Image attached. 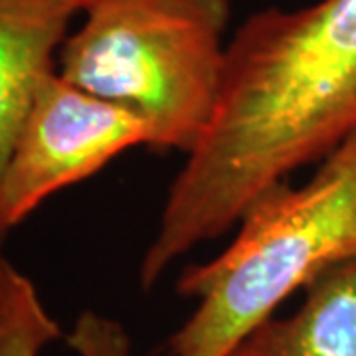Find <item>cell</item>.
Segmentation results:
<instances>
[{
    "label": "cell",
    "mask_w": 356,
    "mask_h": 356,
    "mask_svg": "<svg viewBox=\"0 0 356 356\" xmlns=\"http://www.w3.org/2000/svg\"><path fill=\"white\" fill-rule=\"evenodd\" d=\"M356 135V0L266 8L228 40L216 105L140 261L151 289L234 228L257 196Z\"/></svg>",
    "instance_id": "6da1fadb"
},
{
    "label": "cell",
    "mask_w": 356,
    "mask_h": 356,
    "mask_svg": "<svg viewBox=\"0 0 356 356\" xmlns=\"http://www.w3.org/2000/svg\"><path fill=\"white\" fill-rule=\"evenodd\" d=\"M238 224L222 254L182 271L178 293L198 303L168 339L170 356H234L289 295L356 257V135L305 184L257 196Z\"/></svg>",
    "instance_id": "7a4b0ae2"
},
{
    "label": "cell",
    "mask_w": 356,
    "mask_h": 356,
    "mask_svg": "<svg viewBox=\"0 0 356 356\" xmlns=\"http://www.w3.org/2000/svg\"><path fill=\"white\" fill-rule=\"evenodd\" d=\"M58 76L137 115L161 151L188 154L208 127L228 42V0H93Z\"/></svg>",
    "instance_id": "3957f363"
},
{
    "label": "cell",
    "mask_w": 356,
    "mask_h": 356,
    "mask_svg": "<svg viewBox=\"0 0 356 356\" xmlns=\"http://www.w3.org/2000/svg\"><path fill=\"white\" fill-rule=\"evenodd\" d=\"M151 131L137 115L51 74L40 86L0 175V236L56 192L93 177Z\"/></svg>",
    "instance_id": "277c9868"
},
{
    "label": "cell",
    "mask_w": 356,
    "mask_h": 356,
    "mask_svg": "<svg viewBox=\"0 0 356 356\" xmlns=\"http://www.w3.org/2000/svg\"><path fill=\"white\" fill-rule=\"evenodd\" d=\"M83 13L81 0H0V175L16 135Z\"/></svg>",
    "instance_id": "5b68a950"
},
{
    "label": "cell",
    "mask_w": 356,
    "mask_h": 356,
    "mask_svg": "<svg viewBox=\"0 0 356 356\" xmlns=\"http://www.w3.org/2000/svg\"><path fill=\"white\" fill-rule=\"evenodd\" d=\"M234 356H356V257L325 269L295 313L267 318Z\"/></svg>",
    "instance_id": "8992f818"
},
{
    "label": "cell",
    "mask_w": 356,
    "mask_h": 356,
    "mask_svg": "<svg viewBox=\"0 0 356 356\" xmlns=\"http://www.w3.org/2000/svg\"><path fill=\"white\" fill-rule=\"evenodd\" d=\"M58 339H62V329L30 281L13 309L0 318V356H40Z\"/></svg>",
    "instance_id": "52a82bcc"
},
{
    "label": "cell",
    "mask_w": 356,
    "mask_h": 356,
    "mask_svg": "<svg viewBox=\"0 0 356 356\" xmlns=\"http://www.w3.org/2000/svg\"><path fill=\"white\" fill-rule=\"evenodd\" d=\"M65 341L76 356H133L125 327L117 318L95 311L79 313Z\"/></svg>",
    "instance_id": "ba28073f"
},
{
    "label": "cell",
    "mask_w": 356,
    "mask_h": 356,
    "mask_svg": "<svg viewBox=\"0 0 356 356\" xmlns=\"http://www.w3.org/2000/svg\"><path fill=\"white\" fill-rule=\"evenodd\" d=\"M28 283L30 280L8 261V257L0 248V318L13 309L20 293L28 287Z\"/></svg>",
    "instance_id": "9c48e42d"
},
{
    "label": "cell",
    "mask_w": 356,
    "mask_h": 356,
    "mask_svg": "<svg viewBox=\"0 0 356 356\" xmlns=\"http://www.w3.org/2000/svg\"><path fill=\"white\" fill-rule=\"evenodd\" d=\"M91 2H93V0H81V4H83V8H86V6H89Z\"/></svg>",
    "instance_id": "30bf717a"
}]
</instances>
